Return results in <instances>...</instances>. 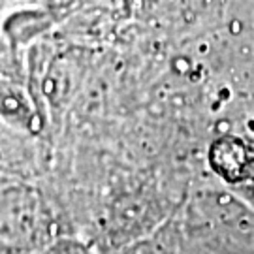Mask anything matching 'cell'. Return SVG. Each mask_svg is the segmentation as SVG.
<instances>
[{
    "label": "cell",
    "instance_id": "1",
    "mask_svg": "<svg viewBox=\"0 0 254 254\" xmlns=\"http://www.w3.org/2000/svg\"><path fill=\"white\" fill-rule=\"evenodd\" d=\"M44 254H85L83 249L75 243H68V241H63V243H57L53 245V249L46 251Z\"/></svg>",
    "mask_w": 254,
    "mask_h": 254
}]
</instances>
